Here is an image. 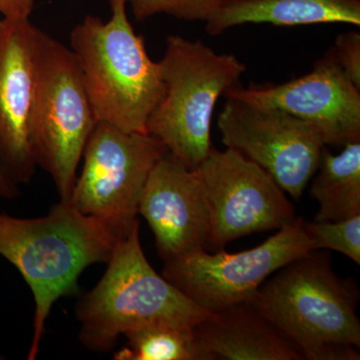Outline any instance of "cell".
I'll return each instance as SVG.
<instances>
[{
  "label": "cell",
  "instance_id": "2",
  "mask_svg": "<svg viewBox=\"0 0 360 360\" xmlns=\"http://www.w3.org/2000/svg\"><path fill=\"white\" fill-rule=\"evenodd\" d=\"M359 300L356 281L336 274L331 253L312 250L270 276L250 302L305 360H359Z\"/></svg>",
  "mask_w": 360,
  "mask_h": 360
},
{
  "label": "cell",
  "instance_id": "21",
  "mask_svg": "<svg viewBox=\"0 0 360 360\" xmlns=\"http://www.w3.org/2000/svg\"><path fill=\"white\" fill-rule=\"evenodd\" d=\"M35 0H0L4 18H30Z\"/></svg>",
  "mask_w": 360,
  "mask_h": 360
},
{
  "label": "cell",
  "instance_id": "5",
  "mask_svg": "<svg viewBox=\"0 0 360 360\" xmlns=\"http://www.w3.org/2000/svg\"><path fill=\"white\" fill-rule=\"evenodd\" d=\"M165 94L149 116L146 134L170 155L196 169L212 148L210 125L220 96L239 84L246 66L200 40L172 35L160 61Z\"/></svg>",
  "mask_w": 360,
  "mask_h": 360
},
{
  "label": "cell",
  "instance_id": "17",
  "mask_svg": "<svg viewBox=\"0 0 360 360\" xmlns=\"http://www.w3.org/2000/svg\"><path fill=\"white\" fill-rule=\"evenodd\" d=\"M127 345L115 355L117 360H202L193 328L146 326L124 335Z\"/></svg>",
  "mask_w": 360,
  "mask_h": 360
},
{
  "label": "cell",
  "instance_id": "4",
  "mask_svg": "<svg viewBox=\"0 0 360 360\" xmlns=\"http://www.w3.org/2000/svg\"><path fill=\"white\" fill-rule=\"evenodd\" d=\"M103 278L80 300V341L110 352L120 335L146 326L194 328L212 312L158 274L144 255L136 220L118 240Z\"/></svg>",
  "mask_w": 360,
  "mask_h": 360
},
{
  "label": "cell",
  "instance_id": "16",
  "mask_svg": "<svg viewBox=\"0 0 360 360\" xmlns=\"http://www.w3.org/2000/svg\"><path fill=\"white\" fill-rule=\"evenodd\" d=\"M335 155L324 148L310 194L319 202L314 221H341L360 214V141Z\"/></svg>",
  "mask_w": 360,
  "mask_h": 360
},
{
  "label": "cell",
  "instance_id": "22",
  "mask_svg": "<svg viewBox=\"0 0 360 360\" xmlns=\"http://www.w3.org/2000/svg\"><path fill=\"white\" fill-rule=\"evenodd\" d=\"M20 196L18 184L13 179L0 163V198L14 200Z\"/></svg>",
  "mask_w": 360,
  "mask_h": 360
},
{
  "label": "cell",
  "instance_id": "13",
  "mask_svg": "<svg viewBox=\"0 0 360 360\" xmlns=\"http://www.w3.org/2000/svg\"><path fill=\"white\" fill-rule=\"evenodd\" d=\"M139 213L148 222L165 262L207 246L210 210L200 174L168 151L148 175Z\"/></svg>",
  "mask_w": 360,
  "mask_h": 360
},
{
  "label": "cell",
  "instance_id": "12",
  "mask_svg": "<svg viewBox=\"0 0 360 360\" xmlns=\"http://www.w3.org/2000/svg\"><path fill=\"white\" fill-rule=\"evenodd\" d=\"M39 28L30 18L0 20V163L16 184H28L37 163L32 123Z\"/></svg>",
  "mask_w": 360,
  "mask_h": 360
},
{
  "label": "cell",
  "instance_id": "3",
  "mask_svg": "<svg viewBox=\"0 0 360 360\" xmlns=\"http://www.w3.org/2000/svg\"><path fill=\"white\" fill-rule=\"evenodd\" d=\"M110 2V20L87 15L71 32L70 49L97 122L146 134L149 116L165 94L160 63L151 60L129 22L127 0Z\"/></svg>",
  "mask_w": 360,
  "mask_h": 360
},
{
  "label": "cell",
  "instance_id": "15",
  "mask_svg": "<svg viewBox=\"0 0 360 360\" xmlns=\"http://www.w3.org/2000/svg\"><path fill=\"white\" fill-rule=\"evenodd\" d=\"M205 22L208 34L233 26L270 23L276 26L349 23L360 25V0H219Z\"/></svg>",
  "mask_w": 360,
  "mask_h": 360
},
{
  "label": "cell",
  "instance_id": "7",
  "mask_svg": "<svg viewBox=\"0 0 360 360\" xmlns=\"http://www.w3.org/2000/svg\"><path fill=\"white\" fill-rule=\"evenodd\" d=\"M167 153L165 144L151 135L97 122L82 155V174L68 202L85 215L129 231L137 220L148 175Z\"/></svg>",
  "mask_w": 360,
  "mask_h": 360
},
{
  "label": "cell",
  "instance_id": "20",
  "mask_svg": "<svg viewBox=\"0 0 360 360\" xmlns=\"http://www.w3.org/2000/svg\"><path fill=\"white\" fill-rule=\"evenodd\" d=\"M331 51L347 77L360 89V33H341Z\"/></svg>",
  "mask_w": 360,
  "mask_h": 360
},
{
  "label": "cell",
  "instance_id": "8",
  "mask_svg": "<svg viewBox=\"0 0 360 360\" xmlns=\"http://www.w3.org/2000/svg\"><path fill=\"white\" fill-rule=\"evenodd\" d=\"M296 217L288 226L251 250L217 253L198 250L165 262L162 276L203 309L217 314L250 302L270 276L314 250Z\"/></svg>",
  "mask_w": 360,
  "mask_h": 360
},
{
  "label": "cell",
  "instance_id": "14",
  "mask_svg": "<svg viewBox=\"0 0 360 360\" xmlns=\"http://www.w3.org/2000/svg\"><path fill=\"white\" fill-rule=\"evenodd\" d=\"M193 335L202 360H305L300 348L250 302L212 314Z\"/></svg>",
  "mask_w": 360,
  "mask_h": 360
},
{
  "label": "cell",
  "instance_id": "18",
  "mask_svg": "<svg viewBox=\"0 0 360 360\" xmlns=\"http://www.w3.org/2000/svg\"><path fill=\"white\" fill-rule=\"evenodd\" d=\"M303 229L314 250H335L360 264V214L341 221H307Z\"/></svg>",
  "mask_w": 360,
  "mask_h": 360
},
{
  "label": "cell",
  "instance_id": "19",
  "mask_svg": "<svg viewBox=\"0 0 360 360\" xmlns=\"http://www.w3.org/2000/svg\"><path fill=\"white\" fill-rule=\"evenodd\" d=\"M137 20L165 13L177 20H207L219 0H127Z\"/></svg>",
  "mask_w": 360,
  "mask_h": 360
},
{
  "label": "cell",
  "instance_id": "6",
  "mask_svg": "<svg viewBox=\"0 0 360 360\" xmlns=\"http://www.w3.org/2000/svg\"><path fill=\"white\" fill-rule=\"evenodd\" d=\"M97 120L71 49L39 30L32 143L37 167L70 200L78 165Z\"/></svg>",
  "mask_w": 360,
  "mask_h": 360
},
{
  "label": "cell",
  "instance_id": "10",
  "mask_svg": "<svg viewBox=\"0 0 360 360\" xmlns=\"http://www.w3.org/2000/svg\"><path fill=\"white\" fill-rule=\"evenodd\" d=\"M226 99L217 120L222 143L264 168L284 193L300 200L321 163L326 148L321 135L285 111Z\"/></svg>",
  "mask_w": 360,
  "mask_h": 360
},
{
  "label": "cell",
  "instance_id": "1",
  "mask_svg": "<svg viewBox=\"0 0 360 360\" xmlns=\"http://www.w3.org/2000/svg\"><path fill=\"white\" fill-rule=\"evenodd\" d=\"M127 231L78 212L68 201H59L39 219L0 213V255L18 269L34 297L28 359L39 354L54 303L77 291L78 277L85 269L108 262Z\"/></svg>",
  "mask_w": 360,
  "mask_h": 360
},
{
  "label": "cell",
  "instance_id": "9",
  "mask_svg": "<svg viewBox=\"0 0 360 360\" xmlns=\"http://www.w3.org/2000/svg\"><path fill=\"white\" fill-rule=\"evenodd\" d=\"M210 210L207 246L224 250L234 239L279 231L295 219V206L271 175L234 149H210L200 167Z\"/></svg>",
  "mask_w": 360,
  "mask_h": 360
},
{
  "label": "cell",
  "instance_id": "11",
  "mask_svg": "<svg viewBox=\"0 0 360 360\" xmlns=\"http://www.w3.org/2000/svg\"><path fill=\"white\" fill-rule=\"evenodd\" d=\"M224 96L285 111L311 125L326 146L360 141V89L345 75L331 49L302 77L245 89L238 84Z\"/></svg>",
  "mask_w": 360,
  "mask_h": 360
}]
</instances>
